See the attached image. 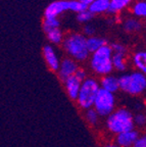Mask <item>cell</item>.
<instances>
[{
	"instance_id": "1",
	"label": "cell",
	"mask_w": 146,
	"mask_h": 147,
	"mask_svg": "<svg viewBox=\"0 0 146 147\" xmlns=\"http://www.w3.org/2000/svg\"><path fill=\"white\" fill-rule=\"evenodd\" d=\"M134 115L126 107H119L105 119V128L110 134L116 136L135 129Z\"/></svg>"
},
{
	"instance_id": "2",
	"label": "cell",
	"mask_w": 146,
	"mask_h": 147,
	"mask_svg": "<svg viewBox=\"0 0 146 147\" xmlns=\"http://www.w3.org/2000/svg\"><path fill=\"white\" fill-rule=\"evenodd\" d=\"M64 49L70 57L77 62L85 61L89 58L90 51L87 47V37L80 33H73L66 37L62 42Z\"/></svg>"
},
{
	"instance_id": "3",
	"label": "cell",
	"mask_w": 146,
	"mask_h": 147,
	"mask_svg": "<svg viewBox=\"0 0 146 147\" xmlns=\"http://www.w3.org/2000/svg\"><path fill=\"white\" fill-rule=\"evenodd\" d=\"M112 55L114 52L110 45L101 47L90 56V69L95 75L100 76L101 78L112 75L114 69L112 64Z\"/></svg>"
},
{
	"instance_id": "4",
	"label": "cell",
	"mask_w": 146,
	"mask_h": 147,
	"mask_svg": "<svg viewBox=\"0 0 146 147\" xmlns=\"http://www.w3.org/2000/svg\"><path fill=\"white\" fill-rule=\"evenodd\" d=\"M120 90L131 96H139L146 92V76L138 71L123 74L119 77Z\"/></svg>"
},
{
	"instance_id": "5",
	"label": "cell",
	"mask_w": 146,
	"mask_h": 147,
	"mask_svg": "<svg viewBox=\"0 0 146 147\" xmlns=\"http://www.w3.org/2000/svg\"><path fill=\"white\" fill-rule=\"evenodd\" d=\"M100 89L101 87L99 81L93 77H88L83 82L79 96L76 101L79 108H81L84 111L90 109V108H93L96 97L98 95Z\"/></svg>"
},
{
	"instance_id": "6",
	"label": "cell",
	"mask_w": 146,
	"mask_h": 147,
	"mask_svg": "<svg viewBox=\"0 0 146 147\" xmlns=\"http://www.w3.org/2000/svg\"><path fill=\"white\" fill-rule=\"evenodd\" d=\"M93 108L98 113L101 117L106 119L116 109V95L114 93L100 89L98 95L96 97Z\"/></svg>"
},
{
	"instance_id": "7",
	"label": "cell",
	"mask_w": 146,
	"mask_h": 147,
	"mask_svg": "<svg viewBox=\"0 0 146 147\" xmlns=\"http://www.w3.org/2000/svg\"><path fill=\"white\" fill-rule=\"evenodd\" d=\"M66 11H71V0H56L47 5L44 18H58Z\"/></svg>"
},
{
	"instance_id": "8",
	"label": "cell",
	"mask_w": 146,
	"mask_h": 147,
	"mask_svg": "<svg viewBox=\"0 0 146 147\" xmlns=\"http://www.w3.org/2000/svg\"><path fill=\"white\" fill-rule=\"evenodd\" d=\"M79 65H78V62L75 59L71 57H64V59H62L60 61V67L59 69L57 71L58 74V78L62 81V83L66 80H68L69 78L73 77L77 71L79 69Z\"/></svg>"
},
{
	"instance_id": "9",
	"label": "cell",
	"mask_w": 146,
	"mask_h": 147,
	"mask_svg": "<svg viewBox=\"0 0 146 147\" xmlns=\"http://www.w3.org/2000/svg\"><path fill=\"white\" fill-rule=\"evenodd\" d=\"M43 57L45 59V62L47 64L48 69L51 71L57 73L60 67V61L58 55H57L56 51L54 50L52 46L50 45H45L43 47Z\"/></svg>"
},
{
	"instance_id": "10",
	"label": "cell",
	"mask_w": 146,
	"mask_h": 147,
	"mask_svg": "<svg viewBox=\"0 0 146 147\" xmlns=\"http://www.w3.org/2000/svg\"><path fill=\"white\" fill-rule=\"evenodd\" d=\"M139 137V131L134 129L131 131L124 132V133L116 135V138H114V143L119 145L120 147H133Z\"/></svg>"
},
{
	"instance_id": "11",
	"label": "cell",
	"mask_w": 146,
	"mask_h": 147,
	"mask_svg": "<svg viewBox=\"0 0 146 147\" xmlns=\"http://www.w3.org/2000/svg\"><path fill=\"white\" fill-rule=\"evenodd\" d=\"M82 84H83L82 81L79 80L75 75L64 82V89H66V94H68V96H69V98L71 100L75 101V102L77 101L79 93H80L81 87H82Z\"/></svg>"
},
{
	"instance_id": "12",
	"label": "cell",
	"mask_w": 146,
	"mask_h": 147,
	"mask_svg": "<svg viewBox=\"0 0 146 147\" xmlns=\"http://www.w3.org/2000/svg\"><path fill=\"white\" fill-rule=\"evenodd\" d=\"M99 83H100L101 89L105 90V91H108L114 94L120 91V80L118 77L114 76V75H107V76L102 77Z\"/></svg>"
},
{
	"instance_id": "13",
	"label": "cell",
	"mask_w": 146,
	"mask_h": 147,
	"mask_svg": "<svg viewBox=\"0 0 146 147\" xmlns=\"http://www.w3.org/2000/svg\"><path fill=\"white\" fill-rule=\"evenodd\" d=\"M132 63L136 71L144 74L146 76V50L135 52L132 56Z\"/></svg>"
},
{
	"instance_id": "14",
	"label": "cell",
	"mask_w": 146,
	"mask_h": 147,
	"mask_svg": "<svg viewBox=\"0 0 146 147\" xmlns=\"http://www.w3.org/2000/svg\"><path fill=\"white\" fill-rule=\"evenodd\" d=\"M110 0H96L91 5H89L88 10L93 14H99L110 11Z\"/></svg>"
},
{
	"instance_id": "15",
	"label": "cell",
	"mask_w": 146,
	"mask_h": 147,
	"mask_svg": "<svg viewBox=\"0 0 146 147\" xmlns=\"http://www.w3.org/2000/svg\"><path fill=\"white\" fill-rule=\"evenodd\" d=\"M105 45H107V43H106V40L104 38L97 36L87 37V47H88V50L90 51L91 54L99 50L101 47Z\"/></svg>"
},
{
	"instance_id": "16",
	"label": "cell",
	"mask_w": 146,
	"mask_h": 147,
	"mask_svg": "<svg viewBox=\"0 0 146 147\" xmlns=\"http://www.w3.org/2000/svg\"><path fill=\"white\" fill-rule=\"evenodd\" d=\"M112 64L114 69L118 71H125L127 69V58L126 54H119V53H114L112 55Z\"/></svg>"
},
{
	"instance_id": "17",
	"label": "cell",
	"mask_w": 146,
	"mask_h": 147,
	"mask_svg": "<svg viewBox=\"0 0 146 147\" xmlns=\"http://www.w3.org/2000/svg\"><path fill=\"white\" fill-rule=\"evenodd\" d=\"M84 117L87 124L90 125L91 127H96L100 122L101 117L98 115V113L96 111L94 108H90L88 110L84 111Z\"/></svg>"
},
{
	"instance_id": "18",
	"label": "cell",
	"mask_w": 146,
	"mask_h": 147,
	"mask_svg": "<svg viewBox=\"0 0 146 147\" xmlns=\"http://www.w3.org/2000/svg\"><path fill=\"white\" fill-rule=\"evenodd\" d=\"M133 0H110V13H118L132 3Z\"/></svg>"
},
{
	"instance_id": "19",
	"label": "cell",
	"mask_w": 146,
	"mask_h": 147,
	"mask_svg": "<svg viewBox=\"0 0 146 147\" xmlns=\"http://www.w3.org/2000/svg\"><path fill=\"white\" fill-rule=\"evenodd\" d=\"M132 12L135 16L140 18H146V0H139L133 4Z\"/></svg>"
},
{
	"instance_id": "20",
	"label": "cell",
	"mask_w": 146,
	"mask_h": 147,
	"mask_svg": "<svg viewBox=\"0 0 146 147\" xmlns=\"http://www.w3.org/2000/svg\"><path fill=\"white\" fill-rule=\"evenodd\" d=\"M46 37L47 39L49 40V42L55 45H58V44L62 43L64 42V34L60 31V29H54V30H51L49 32L46 33Z\"/></svg>"
},
{
	"instance_id": "21",
	"label": "cell",
	"mask_w": 146,
	"mask_h": 147,
	"mask_svg": "<svg viewBox=\"0 0 146 147\" xmlns=\"http://www.w3.org/2000/svg\"><path fill=\"white\" fill-rule=\"evenodd\" d=\"M59 25L60 22L58 18H44L43 30L45 33H47L54 29H59Z\"/></svg>"
},
{
	"instance_id": "22",
	"label": "cell",
	"mask_w": 146,
	"mask_h": 147,
	"mask_svg": "<svg viewBox=\"0 0 146 147\" xmlns=\"http://www.w3.org/2000/svg\"><path fill=\"white\" fill-rule=\"evenodd\" d=\"M124 29H125L126 32L128 33L138 32L141 29V24L136 18H128L124 23Z\"/></svg>"
},
{
	"instance_id": "23",
	"label": "cell",
	"mask_w": 146,
	"mask_h": 147,
	"mask_svg": "<svg viewBox=\"0 0 146 147\" xmlns=\"http://www.w3.org/2000/svg\"><path fill=\"white\" fill-rule=\"evenodd\" d=\"M134 121H135V126L138 128H145L146 127V113H139L134 115Z\"/></svg>"
},
{
	"instance_id": "24",
	"label": "cell",
	"mask_w": 146,
	"mask_h": 147,
	"mask_svg": "<svg viewBox=\"0 0 146 147\" xmlns=\"http://www.w3.org/2000/svg\"><path fill=\"white\" fill-rule=\"evenodd\" d=\"M92 18H93V13H91L88 9L77 14V21L80 23H88L91 21Z\"/></svg>"
},
{
	"instance_id": "25",
	"label": "cell",
	"mask_w": 146,
	"mask_h": 147,
	"mask_svg": "<svg viewBox=\"0 0 146 147\" xmlns=\"http://www.w3.org/2000/svg\"><path fill=\"white\" fill-rule=\"evenodd\" d=\"M110 47H112V52H114V53L126 54V52H127V49H126V47L121 43H112V45H110Z\"/></svg>"
},
{
	"instance_id": "26",
	"label": "cell",
	"mask_w": 146,
	"mask_h": 147,
	"mask_svg": "<svg viewBox=\"0 0 146 147\" xmlns=\"http://www.w3.org/2000/svg\"><path fill=\"white\" fill-rule=\"evenodd\" d=\"M94 32H95V29L91 25H89V24L85 25L84 28H83V33H84L85 36H88V37L94 36Z\"/></svg>"
},
{
	"instance_id": "27",
	"label": "cell",
	"mask_w": 146,
	"mask_h": 147,
	"mask_svg": "<svg viewBox=\"0 0 146 147\" xmlns=\"http://www.w3.org/2000/svg\"><path fill=\"white\" fill-rule=\"evenodd\" d=\"M133 147H146V133L140 135V137L138 138V140L136 141Z\"/></svg>"
},
{
	"instance_id": "28",
	"label": "cell",
	"mask_w": 146,
	"mask_h": 147,
	"mask_svg": "<svg viewBox=\"0 0 146 147\" xmlns=\"http://www.w3.org/2000/svg\"><path fill=\"white\" fill-rule=\"evenodd\" d=\"M75 76L77 77V78L79 79V80L82 81V82H84V81L86 80L87 78H88L86 71H85L84 69H82V67H79V69L77 71V73L75 74Z\"/></svg>"
},
{
	"instance_id": "29",
	"label": "cell",
	"mask_w": 146,
	"mask_h": 147,
	"mask_svg": "<svg viewBox=\"0 0 146 147\" xmlns=\"http://www.w3.org/2000/svg\"><path fill=\"white\" fill-rule=\"evenodd\" d=\"M79 1L82 2V3H84L85 5H87V6L89 7V5H91L94 1H96V0H79Z\"/></svg>"
},
{
	"instance_id": "30",
	"label": "cell",
	"mask_w": 146,
	"mask_h": 147,
	"mask_svg": "<svg viewBox=\"0 0 146 147\" xmlns=\"http://www.w3.org/2000/svg\"><path fill=\"white\" fill-rule=\"evenodd\" d=\"M104 147H120L118 144H116V143H107V144H105Z\"/></svg>"
}]
</instances>
